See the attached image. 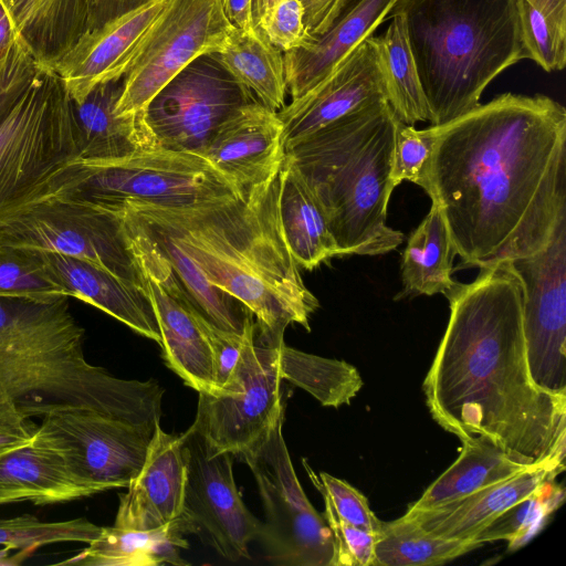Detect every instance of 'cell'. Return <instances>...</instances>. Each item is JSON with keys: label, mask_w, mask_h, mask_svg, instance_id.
Here are the masks:
<instances>
[{"label": "cell", "mask_w": 566, "mask_h": 566, "mask_svg": "<svg viewBox=\"0 0 566 566\" xmlns=\"http://www.w3.org/2000/svg\"><path fill=\"white\" fill-rule=\"evenodd\" d=\"M418 186L440 209L463 268L543 250L566 218V109L504 93L442 125Z\"/></svg>", "instance_id": "cell-1"}, {"label": "cell", "mask_w": 566, "mask_h": 566, "mask_svg": "<svg viewBox=\"0 0 566 566\" xmlns=\"http://www.w3.org/2000/svg\"><path fill=\"white\" fill-rule=\"evenodd\" d=\"M446 332L423 381L432 418L460 440L484 436L531 467L565 470L566 397L530 376L522 287L503 264L448 297Z\"/></svg>", "instance_id": "cell-2"}, {"label": "cell", "mask_w": 566, "mask_h": 566, "mask_svg": "<svg viewBox=\"0 0 566 566\" xmlns=\"http://www.w3.org/2000/svg\"><path fill=\"white\" fill-rule=\"evenodd\" d=\"M279 172L242 196L179 205L130 200L101 206L118 207L166 233L212 285L253 314L261 337L280 343L292 323L310 331V316L319 303L305 286L283 232Z\"/></svg>", "instance_id": "cell-3"}, {"label": "cell", "mask_w": 566, "mask_h": 566, "mask_svg": "<svg viewBox=\"0 0 566 566\" xmlns=\"http://www.w3.org/2000/svg\"><path fill=\"white\" fill-rule=\"evenodd\" d=\"M69 297L0 296V399L27 417L73 407L130 412L161 405L154 379L117 378L90 364Z\"/></svg>", "instance_id": "cell-4"}, {"label": "cell", "mask_w": 566, "mask_h": 566, "mask_svg": "<svg viewBox=\"0 0 566 566\" xmlns=\"http://www.w3.org/2000/svg\"><path fill=\"white\" fill-rule=\"evenodd\" d=\"M396 116L387 101L326 125L285 154L321 205L343 255H380L405 239L387 224Z\"/></svg>", "instance_id": "cell-5"}, {"label": "cell", "mask_w": 566, "mask_h": 566, "mask_svg": "<svg viewBox=\"0 0 566 566\" xmlns=\"http://www.w3.org/2000/svg\"><path fill=\"white\" fill-rule=\"evenodd\" d=\"M431 125L479 106L502 72L526 60L513 0H399Z\"/></svg>", "instance_id": "cell-6"}, {"label": "cell", "mask_w": 566, "mask_h": 566, "mask_svg": "<svg viewBox=\"0 0 566 566\" xmlns=\"http://www.w3.org/2000/svg\"><path fill=\"white\" fill-rule=\"evenodd\" d=\"M85 176L71 97L53 71L40 69L0 115V223L74 197Z\"/></svg>", "instance_id": "cell-7"}, {"label": "cell", "mask_w": 566, "mask_h": 566, "mask_svg": "<svg viewBox=\"0 0 566 566\" xmlns=\"http://www.w3.org/2000/svg\"><path fill=\"white\" fill-rule=\"evenodd\" d=\"M160 418L161 405L130 412L64 408L43 416L34 439L55 450L76 481L96 494L129 485Z\"/></svg>", "instance_id": "cell-8"}, {"label": "cell", "mask_w": 566, "mask_h": 566, "mask_svg": "<svg viewBox=\"0 0 566 566\" xmlns=\"http://www.w3.org/2000/svg\"><path fill=\"white\" fill-rule=\"evenodd\" d=\"M283 417L284 412L239 457L255 479L264 510L259 539L272 564L333 566V534L296 476L282 433Z\"/></svg>", "instance_id": "cell-9"}, {"label": "cell", "mask_w": 566, "mask_h": 566, "mask_svg": "<svg viewBox=\"0 0 566 566\" xmlns=\"http://www.w3.org/2000/svg\"><path fill=\"white\" fill-rule=\"evenodd\" d=\"M253 317L247 316L244 344L228 382L214 395L198 392L191 424L212 449L238 458L284 412L280 343L261 337Z\"/></svg>", "instance_id": "cell-10"}, {"label": "cell", "mask_w": 566, "mask_h": 566, "mask_svg": "<svg viewBox=\"0 0 566 566\" xmlns=\"http://www.w3.org/2000/svg\"><path fill=\"white\" fill-rule=\"evenodd\" d=\"M234 29L221 0H167L123 76L115 113L146 118L160 90L197 57L220 52Z\"/></svg>", "instance_id": "cell-11"}, {"label": "cell", "mask_w": 566, "mask_h": 566, "mask_svg": "<svg viewBox=\"0 0 566 566\" xmlns=\"http://www.w3.org/2000/svg\"><path fill=\"white\" fill-rule=\"evenodd\" d=\"M0 245L84 260L146 290L119 218L77 198H52L3 221Z\"/></svg>", "instance_id": "cell-12"}, {"label": "cell", "mask_w": 566, "mask_h": 566, "mask_svg": "<svg viewBox=\"0 0 566 566\" xmlns=\"http://www.w3.org/2000/svg\"><path fill=\"white\" fill-rule=\"evenodd\" d=\"M103 209L122 221L128 248L143 275L160 331L166 365L198 392L217 394L211 345L185 289L148 229L117 207Z\"/></svg>", "instance_id": "cell-13"}, {"label": "cell", "mask_w": 566, "mask_h": 566, "mask_svg": "<svg viewBox=\"0 0 566 566\" xmlns=\"http://www.w3.org/2000/svg\"><path fill=\"white\" fill-rule=\"evenodd\" d=\"M502 264L521 283L531 379L537 388L566 397V218L543 250Z\"/></svg>", "instance_id": "cell-14"}, {"label": "cell", "mask_w": 566, "mask_h": 566, "mask_svg": "<svg viewBox=\"0 0 566 566\" xmlns=\"http://www.w3.org/2000/svg\"><path fill=\"white\" fill-rule=\"evenodd\" d=\"M85 169V179L73 198L97 206L130 200L179 205L216 196L245 195L203 156L164 148Z\"/></svg>", "instance_id": "cell-15"}, {"label": "cell", "mask_w": 566, "mask_h": 566, "mask_svg": "<svg viewBox=\"0 0 566 566\" xmlns=\"http://www.w3.org/2000/svg\"><path fill=\"white\" fill-rule=\"evenodd\" d=\"M180 438L187 468L181 520L223 558H250L249 544L259 539L263 522L245 506L233 475L230 452H218L191 426Z\"/></svg>", "instance_id": "cell-16"}, {"label": "cell", "mask_w": 566, "mask_h": 566, "mask_svg": "<svg viewBox=\"0 0 566 566\" xmlns=\"http://www.w3.org/2000/svg\"><path fill=\"white\" fill-rule=\"evenodd\" d=\"M255 99L216 53L203 54L151 99L146 119L161 148L203 156L217 128Z\"/></svg>", "instance_id": "cell-17"}, {"label": "cell", "mask_w": 566, "mask_h": 566, "mask_svg": "<svg viewBox=\"0 0 566 566\" xmlns=\"http://www.w3.org/2000/svg\"><path fill=\"white\" fill-rule=\"evenodd\" d=\"M387 101L373 46L365 40L314 88L277 112L285 153L326 125Z\"/></svg>", "instance_id": "cell-18"}, {"label": "cell", "mask_w": 566, "mask_h": 566, "mask_svg": "<svg viewBox=\"0 0 566 566\" xmlns=\"http://www.w3.org/2000/svg\"><path fill=\"white\" fill-rule=\"evenodd\" d=\"M203 157L243 193L268 180L285 157L277 112L256 99L239 107L217 128Z\"/></svg>", "instance_id": "cell-19"}, {"label": "cell", "mask_w": 566, "mask_h": 566, "mask_svg": "<svg viewBox=\"0 0 566 566\" xmlns=\"http://www.w3.org/2000/svg\"><path fill=\"white\" fill-rule=\"evenodd\" d=\"M166 2L150 0L86 33L73 46L53 71L73 102H81L96 85L125 75Z\"/></svg>", "instance_id": "cell-20"}, {"label": "cell", "mask_w": 566, "mask_h": 566, "mask_svg": "<svg viewBox=\"0 0 566 566\" xmlns=\"http://www.w3.org/2000/svg\"><path fill=\"white\" fill-rule=\"evenodd\" d=\"M187 468L180 438L159 426L138 474L120 494L113 525L149 531L181 514Z\"/></svg>", "instance_id": "cell-21"}, {"label": "cell", "mask_w": 566, "mask_h": 566, "mask_svg": "<svg viewBox=\"0 0 566 566\" xmlns=\"http://www.w3.org/2000/svg\"><path fill=\"white\" fill-rule=\"evenodd\" d=\"M399 0H346L329 29L305 48L283 53L291 101L326 78L361 42L371 36Z\"/></svg>", "instance_id": "cell-22"}, {"label": "cell", "mask_w": 566, "mask_h": 566, "mask_svg": "<svg viewBox=\"0 0 566 566\" xmlns=\"http://www.w3.org/2000/svg\"><path fill=\"white\" fill-rule=\"evenodd\" d=\"M48 271L69 297L91 304L136 333L160 344V331L146 290L76 258L38 251Z\"/></svg>", "instance_id": "cell-23"}, {"label": "cell", "mask_w": 566, "mask_h": 566, "mask_svg": "<svg viewBox=\"0 0 566 566\" xmlns=\"http://www.w3.org/2000/svg\"><path fill=\"white\" fill-rule=\"evenodd\" d=\"M122 88L123 77L96 85L81 102L71 99L84 166L161 148L146 118L115 113Z\"/></svg>", "instance_id": "cell-24"}, {"label": "cell", "mask_w": 566, "mask_h": 566, "mask_svg": "<svg viewBox=\"0 0 566 566\" xmlns=\"http://www.w3.org/2000/svg\"><path fill=\"white\" fill-rule=\"evenodd\" d=\"M560 472L554 467H534L448 503L422 511H407L403 516L433 535L471 541L495 517Z\"/></svg>", "instance_id": "cell-25"}, {"label": "cell", "mask_w": 566, "mask_h": 566, "mask_svg": "<svg viewBox=\"0 0 566 566\" xmlns=\"http://www.w3.org/2000/svg\"><path fill=\"white\" fill-rule=\"evenodd\" d=\"M36 64L54 71L87 32L85 0H0Z\"/></svg>", "instance_id": "cell-26"}, {"label": "cell", "mask_w": 566, "mask_h": 566, "mask_svg": "<svg viewBox=\"0 0 566 566\" xmlns=\"http://www.w3.org/2000/svg\"><path fill=\"white\" fill-rule=\"evenodd\" d=\"M93 495L76 481L63 458L34 438L0 455V504L31 501L35 505Z\"/></svg>", "instance_id": "cell-27"}, {"label": "cell", "mask_w": 566, "mask_h": 566, "mask_svg": "<svg viewBox=\"0 0 566 566\" xmlns=\"http://www.w3.org/2000/svg\"><path fill=\"white\" fill-rule=\"evenodd\" d=\"M279 178L281 223L297 265L311 271L333 256H340L321 205L286 154Z\"/></svg>", "instance_id": "cell-28"}, {"label": "cell", "mask_w": 566, "mask_h": 566, "mask_svg": "<svg viewBox=\"0 0 566 566\" xmlns=\"http://www.w3.org/2000/svg\"><path fill=\"white\" fill-rule=\"evenodd\" d=\"M181 520L149 531L102 527L99 535L77 555L60 562L62 565L84 566H159L189 565L180 555L189 547Z\"/></svg>", "instance_id": "cell-29"}, {"label": "cell", "mask_w": 566, "mask_h": 566, "mask_svg": "<svg viewBox=\"0 0 566 566\" xmlns=\"http://www.w3.org/2000/svg\"><path fill=\"white\" fill-rule=\"evenodd\" d=\"M461 441L457 460L408 511H422L448 503L534 468L516 461L484 436H472Z\"/></svg>", "instance_id": "cell-30"}, {"label": "cell", "mask_w": 566, "mask_h": 566, "mask_svg": "<svg viewBox=\"0 0 566 566\" xmlns=\"http://www.w3.org/2000/svg\"><path fill=\"white\" fill-rule=\"evenodd\" d=\"M455 251L437 205L410 233L401 259L403 296L443 294L447 298L460 282L452 277Z\"/></svg>", "instance_id": "cell-31"}, {"label": "cell", "mask_w": 566, "mask_h": 566, "mask_svg": "<svg viewBox=\"0 0 566 566\" xmlns=\"http://www.w3.org/2000/svg\"><path fill=\"white\" fill-rule=\"evenodd\" d=\"M389 25L379 36L366 41L373 46L381 75L386 99L395 116L405 124L430 122L426 99L410 49L403 18L390 13Z\"/></svg>", "instance_id": "cell-32"}, {"label": "cell", "mask_w": 566, "mask_h": 566, "mask_svg": "<svg viewBox=\"0 0 566 566\" xmlns=\"http://www.w3.org/2000/svg\"><path fill=\"white\" fill-rule=\"evenodd\" d=\"M223 67L268 108L279 112L287 94L283 53L255 29H234L216 53Z\"/></svg>", "instance_id": "cell-33"}, {"label": "cell", "mask_w": 566, "mask_h": 566, "mask_svg": "<svg viewBox=\"0 0 566 566\" xmlns=\"http://www.w3.org/2000/svg\"><path fill=\"white\" fill-rule=\"evenodd\" d=\"M482 544L433 535L403 515L382 522L375 543L374 566H428L448 563Z\"/></svg>", "instance_id": "cell-34"}, {"label": "cell", "mask_w": 566, "mask_h": 566, "mask_svg": "<svg viewBox=\"0 0 566 566\" xmlns=\"http://www.w3.org/2000/svg\"><path fill=\"white\" fill-rule=\"evenodd\" d=\"M279 368L282 380L310 392L325 407L349 405L364 385L353 365L294 349L284 340L279 345Z\"/></svg>", "instance_id": "cell-35"}, {"label": "cell", "mask_w": 566, "mask_h": 566, "mask_svg": "<svg viewBox=\"0 0 566 566\" xmlns=\"http://www.w3.org/2000/svg\"><path fill=\"white\" fill-rule=\"evenodd\" d=\"M143 224L159 244L191 304L199 314L221 331L239 335L243 334L247 316L251 312L243 305L237 306L234 303L235 298L212 285L191 258L166 233L155 230L145 223Z\"/></svg>", "instance_id": "cell-36"}, {"label": "cell", "mask_w": 566, "mask_h": 566, "mask_svg": "<svg viewBox=\"0 0 566 566\" xmlns=\"http://www.w3.org/2000/svg\"><path fill=\"white\" fill-rule=\"evenodd\" d=\"M526 60L545 72L566 64V0H513Z\"/></svg>", "instance_id": "cell-37"}, {"label": "cell", "mask_w": 566, "mask_h": 566, "mask_svg": "<svg viewBox=\"0 0 566 566\" xmlns=\"http://www.w3.org/2000/svg\"><path fill=\"white\" fill-rule=\"evenodd\" d=\"M564 497V489L555 483V479H549L534 493L495 517L471 541L483 545L505 539L510 549H516L539 530L545 518L563 503Z\"/></svg>", "instance_id": "cell-38"}, {"label": "cell", "mask_w": 566, "mask_h": 566, "mask_svg": "<svg viewBox=\"0 0 566 566\" xmlns=\"http://www.w3.org/2000/svg\"><path fill=\"white\" fill-rule=\"evenodd\" d=\"M0 296L50 301L69 297L38 251L0 245Z\"/></svg>", "instance_id": "cell-39"}, {"label": "cell", "mask_w": 566, "mask_h": 566, "mask_svg": "<svg viewBox=\"0 0 566 566\" xmlns=\"http://www.w3.org/2000/svg\"><path fill=\"white\" fill-rule=\"evenodd\" d=\"M102 527L84 517L63 522H43L31 514L0 520V546L33 549L64 542L92 543Z\"/></svg>", "instance_id": "cell-40"}, {"label": "cell", "mask_w": 566, "mask_h": 566, "mask_svg": "<svg viewBox=\"0 0 566 566\" xmlns=\"http://www.w3.org/2000/svg\"><path fill=\"white\" fill-rule=\"evenodd\" d=\"M256 29L282 52L305 48L313 40L300 0H253Z\"/></svg>", "instance_id": "cell-41"}, {"label": "cell", "mask_w": 566, "mask_h": 566, "mask_svg": "<svg viewBox=\"0 0 566 566\" xmlns=\"http://www.w3.org/2000/svg\"><path fill=\"white\" fill-rule=\"evenodd\" d=\"M311 481L323 495L334 513L344 522L367 532L378 533L382 521L371 511L367 497L344 480L328 473L318 475L303 460Z\"/></svg>", "instance_id": "cell-42"}, {"label": "cell", "mask_w": 566, "mask_h": 566, "mask_svg": "<svg viewBox=\"0 0 566 566\" xmlns=\"http://www.w3.org/2000/svg\"><path fill=\"white\" fill-rule=\"evenodd\" d=\"M436 134L430 125L416 129L396 117L391 180L397 187L402 181L419 185L432 155Z\"/></svg>", "instance_id": "cell-43"}, {"label": "cell", "mask_w": 566, "mask_h": 566, "mask_svg": "<svg viewBox=\"0 0 566 566\" xmlns=\"http://www.w3.org/2000/svg\"><path fill=\"white\" fill-rule=\"evenodd\" d=\"M324 503V517L334 538L333 566H374L377 533L344 522Z\"/></svg>", "instance_id": "cell-44"}, {"label": "cell", "mask_w": 566, "mask_h": 566, "mask_svg": "<svg viewBox=\"0 0 566 566\" xmlns=\"http://www.w3.org/2000/svg\"><path fill=\"white\" fill-rule=\"evenodd\" d=\"M40 69L22 44L0 2V87L10 90L29 81Z\"/></svg>", "instance_id": "cell-45"}, {"label": "cell", "mask_w": 566, "mask_h": 566, "mask_svg": "<svg viewBox=\"0 0 566 566\" xmlns=\"http://www.w3.org/2000/svg\"><path fill=\"white\" fill-rule=\"evenodd\" d=\"M195 313L212 348L218 392L228 382L240 358L244 332L239 335L221 331L207 322L196 308Z\"/></svg>", "instance_id": "cell-46"}, {"label": "cell", "mask_w": 566, "mask_h": 566, "mask_svg": "<svg viewBox=\"0 0 566 566\" xmlns=\"http://www.w3.org/2000/svg\"><path fill=\"white\" fill-rule=\"evenodd\" d=\"M38 426L11 401L0 399V455L29 443Z\"/></svg>", "instance_id": "cell-47"}, {"label": "cell", "mask_w": 566, "mask_h": 566, "mask_svg": "<svg viewBox=\"0 0 566 566\" xmlns=\"http://www.w3.org/2000/svg\"><path fill=\"white\" fill-rule=\"evenodd\" d=\"M150 0H85L87 32H93Z\"/></svg>", "instance_id": "cell-48"}, {"label": "cell", "mask_w": 566, "mask_h": 566, "mask_svg": "<svg viewBox=\"0 0 566 566\" xmlns=\"http://www.w3.org/2000/svg\"><path fill=\"white\" fill-rule=\"evenodd\" d=\"M304 7L308 32L318 36L333 24L346 0H300Z\"/></svg>", "instance_id": "cell-49"}, {"label": "cell", "mask_w": 566, "mask_h": 566, "mask_svg": "<svg viewBox=\"0 0 566 566\" xmlns=\"http://www.w3.org/2000/svg\"><path fill=\"white\" fill-rule=\"evenodd\" d=\"M223 11L230 23L244 32L256 29L253 18V0H221Z\"/></svg>", "instance_id": "cell-50"}, {"label": "cell", "mask_w": 566, "mask_h": 566, "mask_svg": "<svg viewBox=\"0 0 566 566\" xmlns=\"http://www.w3.org/2000/svg\"><path fill=\"white\" fill-rule=\"evenodd\" d=\"M33 549H18L15 554H10L8 547L0 548V566H18L29 558Z\"/></svg>", "instance_id": "cell-51"}, {"label": "cell", "mask_w": 566, "mask_h": 566, "mask_svg": "<svg viewBox=\"0 0 566 566\" xmlns=\"http://www.w3.org/2000/svg\"><path fill=\"white\" fill-rule=\"evenodd\" d=\"M29 81L10 90H3L0 87V115L8 108Z\"/></svg>", "instance_id": "cell-52"}]
</instances>
